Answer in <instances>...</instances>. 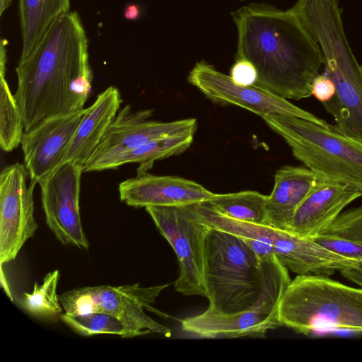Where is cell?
Returning <instances> with one entry per match:
<instances>
[{"mask_svg":"<svg viewBox=\"0 0 362 362\" xmlns=\"http://www.w3.org/2000/svg\"><path fill=\"white\" fill-rule=\"evenodd\" d=\"M118 189L122 202L137 208L200 203L210 200L215 194L190 180L147 173L124 180Z\"/></svg>","mask_w":362,"mask_h":362,"instance_id":"2e32d148","label":"cell"},{"mask_svg":"<svg viewBox=\"0 0 362 362\" xmlns=\"http://www.w3.org/2000/svg\"><path fill=\"white\" fill-rule=\"evenodd\" d=\"M312 240L335 253L362 262V243L324 234H320Z\"/></svg>","mask_w":362,"mask_h":362,"instance_id":"4316f807","label":"cell"},{"mask_svg":"<svg viewBox=\"0 0 362 362\" xmlns=\"http://www.w3.org/2000/svg\"><path fill=\"white\" fill-rule=\"evenodd\" d=\"M18 11L22 40L20 59H23L37 47L53 22L70 11V0H19Z\"/></svg>","mask_w":362,"mask_h":362,"instance_id":"ffe728a7","label":"cell"},{"mask_svg":"<svg viewBox=\"0 0 362 362\" xmlns=\"http://www.w3.org/2000/svg\"><path fill=\"white\" fill-rule=\"evenodd\" d=\"M238 30L235 60L256 69L255 85L285 99L312 95L311 85L323 66L321 49L290 8L251 3L231 13Z\"/></svg>","mask_w":362,"mask_h":362,"instance_id":"7a4b0ae2","label":"cell"},{"mask_svg":"<svg viewBox=\"0 0 362 362\" xmlns=\"http://www.w3.org/2000/svg\"><path fill=\"white\" fill-rule=\"evenodd\" d=\"M361 196V192L346 184L324 180L298 206L288 231L313 239L327 228L346 206Z\"/></svg>","mask_w":362,"mask_h":362,"instance_id":"e0dca14e","label":"cell"},{"mask_svg":"<svg viewBox=\"0 0 362 362\" xmlns=\"http://www.w3.org/2000/svg\"><path fill=\"white\" fill-rule=\"evenodd\" d=\"M336 92L335 86L330 78L324 73L319 74L313 81L311 93L324 103L332 98Z\"/></svg>","mask_w":362,"mask_h":362,"instance_id":"f1b7e54d","label":"cell"},{"mask_svg":"<svg viewBox=\"0 0 362 362\" xmlns=\"http://www.w3.org/2000/svg\"><path fill=\"white\" fill-rule=\"evenodd\" d=\"M169 284L148 287L139 283L119 286H96L74 288L59 296L64 311L71 314L100 312L119 319L125 327L124 338L156 333L169 337L172 331L145 312L160 314L151 305Z\"/></svg>","mask_w":362,"mask_h":362,"instance_id":"9c48e42d","label":"cell"},{"mask_svg":"<svg viewBox=\"0 0 362 362\" xmlns=\"http://www.w3.org/2000/svg\"><path fill=\"white\" fill-rule=\"evenodd\" d=\"M122 103L121 94L114 86L98 95L86 108L62 163L73 162L84 167L115 118Z\"/></svg>","mask_w":362,"mask_h":362,"instance_id":"d6986e66","label":"cell"},{"mask_svg":"<svg viewBox=\"0 0 362 362\" xmlns=\"http://www.w3.org/2000/svg\"><path fill=\"white\" fill-rule=\"evenodd\" d=\"M293 156L322 178L362 192V143L312 122L277 114L262 117Z\"/></svg>","mask_w":362,"mask_h":362,"instance_id":"8992f818","label":"cell"},{"mask_svg":"<svg viewBox=\"0 0 362 362\" xmlns=\"http://www.w3.org/2000/svg\"><path fill=\"white\" fill-rule=\"evenodd\" d=\"M88 37L76 11L57 18L19 59L14 93L25 132L42 119L83 108L92 88Z\"/></svg>","mask_w":362,"mask_h":362,"instance_id":"6da1fadb","label":"cell"},{"mask_svg":"<svg viewBox=\"0 0 362 362\" xmlns=\"http://www.w3.org/2000/svg\"><path fill=\"white\" fill-rule=\"evenodd\" d=\"M86 112L51 116L24 132L21 145L30 181L38 183L62 164Z\"/></svg>","mask_w":362,"mask_h":362,"instance_id":"9a60e30c","label":"cell"},{"mask_svg":"<svg viewBox=\"0 0 362 362\" xmlns=\"http://www.w3.org/2000/svg\"><path fill=\"white\" fill-rule=\"evenodd\" d=\"M0 83V146L11 152L21 144L24 123L5 76H1Z\"/></svg>","mask_w":362,"mask_h":362,"instance_id":"cb8c5ba5","label":"cell"},{"mask_svg":"<svg viewBox=\"0 0 362 362\" xmlns=\"http://www.w3.org/2000/svg\"><path fill=\"white\" fill-rule=\"evenodd\" d=\"M267 197L256 191L246 190L235 193L215 194L208 202L216 211L231 218L267 224Z\"/></svg>","mask_w":362,"mask_h":362,"instance_id":"7402d4cb","label":"cell"},{"mask_svg":"<svg viewBox=\"0 0 362 362\" xmlns=\"http://www.w3.org/2000/svg\"><path fill=\"white\" fill-rule=\"evenodd\" d=\"M60 278L59 270L47 273L42 283H35L31 293H24L18 303L32 316L40 320H54L63 313V308L57 293Z\"/></svg>","mask_w":362,"mask_h":362,"instance_id":"603a6c76","label":"cell"},{"mask_svg":"<svg viewBox=\"0 0 362 362\" xmlns=\"http://www.w3.org/2000/svg\"><path fill=\"white\" fill-rule=\"evenodd\" d=\"M321 234L362 243V205L342 211Z\"/></svg>","mask_w":362,"mask_h":362,"instance_id":"484cf974","label":"cell"},{"mask_svg":"<svg viewBox=\"0 0 362 362\" xmlns=\"http://www.w3.org/2000/svg\"><path fill=\"white\" fill-rule=\"evenodd\" d=\"M198 209L211 228L240 238L260 259L274 255L297 274H327L334 266L335 254L313 240L268 224L231 218L216 211L208 201L199 203Z\"/></svg>","mask_w":362,"mask_h":362,"instance_id":"52a82bcc","label":"cell"},{"mask_svg":"<svg viewBox=\"0 0 362 362\" xmlns=\"http://www.w3.org/2000/svg\"><path fill=\"white\" fill-rule=\"evenodd\" d=\"M11 2H12V0H0V15L1 16L7 9V8L10 6Z\"/></svg>","mask_w":362,"mask_h":362,"instance_id":"d6a6232c","label":"cell"},{"mask_svg":"<svg viewBox=\"0 0 362 362\" xmlns=\"http://www.w3.org/2000/svg\"><path fill=\"white\" fill-rule=\"evenodd\" d=\"M192 133L175 134L152 140L130 151L122 153L105 162L100 171L115 169L127 163H139L138 173H146L156 160L178 155L191 145Z\"/></svg>","mask_w":362,"mask_h":362,"instance_id":"44dd1931","label":"cell"},{"mask_svg":"<svg viewBox=\"0 0 362 362\" xmlns=\"http://www.w3.org/2000/svg\"><path fill=\"white\" fill-rule=\"evenodd\" d=\"M282 326L310 335L324 329L362 331V287L322 274H298L279 306Z\"/></svg>","mask_w":362,"mask_h":362,"instance_id":"277c9868","label":"cell"},{"mask_svg":"<svg viewBox=\"0 0 362 362\" xmlns=\"http://www.w3.org/2000/svg\"><path fill=\"white\" fill-rule=\"evenodd\" d=\"M187 80L213 101L238 105L262 117L277 114L301 118L325 128L332 127L325 120L266 89L256 85L237 84L230 76L203 61L194 65Z\"/></svg>","mask_w":362,"mask_h":362,"instance_id":"8fae6325","label":"cell"},{"mask_svg":"<svg viewBox=\"0 0 362 362\" xmlns=\"http://www.w3.org/2000/svg\"><path fill=\"white\" fill-rule=\"evenodd\" d=\"M139 9L134 5L129 6L124 11V16L128 19H136L139 16Z\"/></svg>","mask_w":362,"mask_h":362,"instance_id":"1f68e13d","label":"cell"},{"mask_svg":"<svg viewBox=\"0 0 362 362\" xmlns=\"http://www.w3.org/2000/svg\"><path fill=\"white\" fill-rule=\"evenodd\" d=\"M340 272L345 279L362 287V262H357Z\"/></svg>","mask_w":362,"mask_h":362,"instance_id":"f546056e","label":"cell"},{"mask_svg":"<svg viewBox=\"0 0 362 362\" xmlns=\"http://www.w3.org/2000/svg\"><path fill=\"white\" fill-rule=\"evenodd\" d=\"M152 113L153 110L134 112L129 105L121 109L85 164L83 172L100 171L101 166L115 156L152 140L196 132L194 118L173 122L148 120Z\"/></svg>","mask_w":362,"mask_h":362,"instance_id":"5bb4252c","label":"cell"},{"mask_svg":"<svg viewBox=\"0 0 362 362\" xmlns=\"http://www.w3.org/2000/svg\"><path fill=\"white\" fill-rule=\"evenodd\" d=\"M25 165L5 166L0 174V264L15 259L37 228L34 216L35 181L28 186Z\"/></svg>","mask_w":362,"mask_h":362,"instance_id":"7c38bea8","label":"cell"},{"mask_svg":"<svg viewBox=\"0 0 362 362\" xmlns=\"http://www.w3.org/2000/svg\"><path fill=\"white\" fill-rule=\"evenodd\" d=\"M198 204L151 206L146 210L177 256L180 274L175 290L185 296H205L206 242L211 227L201 216Z\"/></svg>","mask_w":362,"mask_h":362,"instance_id":"30bf717a","label":"cell"},{"mask_svg":"<svg viewBox=\"0 0 362 362\" xmlns=\"http://www.w3.org/2000/svg\"><path fill=\"white\" fill-rule=\"evenodd\" d=\"M83 168L73 162L59 165L38 183L47 226L64 245L89 247L80 214L81 177Z\"/></svg>","mask_w":362,"mask_h":362,"instance_id":"4fadbf2b","label":"cell"},{"mask_svg":"<svg viewBox=\"0 0 362 362\" xmlns=\"http://www.w3.org/2000/svg\"><path fill=\"white\" fill-rule=\"evenodd\" d=\"M6 51L4 45L1 47L0 76H5L6 71Z\"/></svg>","mask_w":362,"mask_h":362,"instance_id":"4dcf8cb0","label":"cell"},{"mask_svg":"<svg viewBox=\"0 0 362 362\" xmlns=\"http://www.w3.org/2000/svg\"><path fill=\"white\" fill-rule=\"evenodd\" d=\"M324 180L306 166L286 165L279 169L267 197V223L288 230L298 206Z\"/></svg>","mask_w":362,"mask_h":362,"instance_id":"ac0fdd59","label":"cell"},{"mask_svg":"<svg viewBox=\"0 0 362 362\" xmlns=\"http://www.w3.org/2000/svg\"><path fill=\"white\" fill-rule=\"evenodd\" d=\"M291 9L318 43L323 73L335 86L322 103L334 118L332 129L362 143V64L347 40L339 0H298Z\"/></svg>","mask_w":362,"mask_h":362,"instance_id":"3957f363","label":"cell"},{"mask_svg":"<svg viewBox=\"0 0 362 362\" xmlns=\"http://www.w3.org/2000/svg\"><path fill=\"white\" fill-rule=\"evenodd\" d=\"M204 285L208 310L222 314L244 312L261 293L262 260L240 238L211 228L206 242Z\"/></svg>","mask_w":362,"mask_h":362,"instance_id":"5b68a950","label":"cell"},{"mask_svg":"<svg viewBox=\"0 0 362 362\" xmlns=\"http://www.w3.org/2000/svg\"><path fill=\"white\" fill-rule=\"evenodd\" d=\"M230 76L237 84L255 85L257 79L256 69L245 59H237L230 69Z\"/></svg>","mask_w":362,"mask_h":362,"instance_id":"83f0119b","label":"cell"},{"mask_svg":"<svg viewBox=\"0 0 362 362\" xmlns=\"http://www.w3.org/2000/svg\"><path fill=\"white\" fill-rule=\"evenodd\" d=\"M262 285L255 303L244 312L222 314L209 310L181 321L182 329L204 339L264 337L279 327L280 301L291 279L288 269L274 255L261 259Z\"/></svg>","mask_w":362,"mask_h":362,"instance_id":"ba28073f","label":"cell"},{"mask_svg":"<svg viewBox=\"0 0 362 362\" xmlns=\"http://www.w3.org/2000/svg\"><path fill=\"white\" fill-rule=\"evenodd\" d=\"M59 318L80 335L113 334L125 337V327L117 317L100 312L84 314H61Z\"/></svg>","mask_w":362,"mask_h":362,"instance_id":"d4e9b609","label":"cell"}]
</instances>
